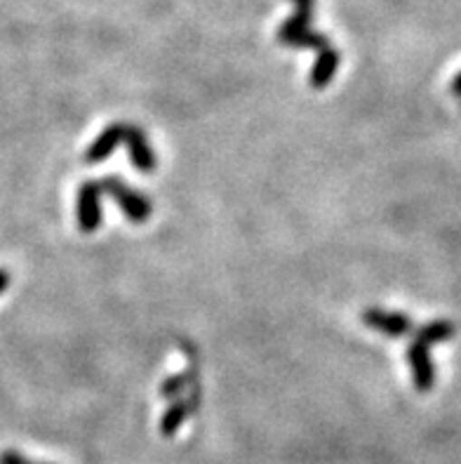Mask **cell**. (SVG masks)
Instances as JSON below:
<instances>
[{"instance_id":"cell-1","label":"cell","mask_w":461,"mask_h":464,"mask_svg":"<svg viewBox=\"0 0 461 464\" xmlns=\"http://www.w3.org/2000/svg\"><path fill=\"white\" fill-rule=\"evenodd\" d=\"M100 187L101 191H106V194L116 200V206L123 210V215L130 222L141 224L151 218V200L144 194H139V191H135V188H130L120 177H104L100 182Z\"/></svg>"},{"instance_id":"cell-2","label":"cell","mask_w":461,"mask_h":464,"mask_svg":"<svg viewBox=\"0 0 461 464\" xmlns=\"http://www.w3.org/2000/svg\"><path fill=\"white\" fill-rule=\"evenodd\" d=\"M101 194L100 182H85L78 188L76 218L82 234H94L101 227Z\"/></svg>"},{"instance_id":"cell-3","label":"cell","mask_w":461,"mask_h":464,"mask_svg":"<svg viewBox=\"0 0 461 464\" xmlns=\"http://www.w3.org/2000/svg\"><path fill=\"white\" fill-rule=\"evenodd\" d=\"M408 363H409V371H412V382L419 392H431L436 387V363H433L431 353H428L427 344H421V342H412L408 347Z\"/></svg>"},{"instance_id":"cell-4","label":"cell","mask_w":461,"mask_h":464,"mask_svg":"<svg viewBox=\"0 0 461 464\" xmlns=\"http://www.w3.org/2000/svg\"><path fill=\"white\" fill-rule=\"evenodd\" d=\"M198 403H200V389L198 387H193L191 392L181 396V399L172 401L168 411H165L163 420H160V434H163L165 439H172V436L179 431L181 424L191 418L193 411L198 408Z\"/></svg>"},{"instance_id":"cell-5","label":"cell","mask_w":461,"mask_h":464,"mask_svg":"<svg viewBox=\"0 0 461 464\" xmlns=\"http://www.w3.org/2000/svg\"><path fill=\"white\" fill-rule=\"evenodd\" d=\"M362 324L368 328L384 333L389 337H403L412 333V318L400 312H384V309H368L362 312Z\"/></svg>"},{"instance_id":"cell-6","label":"cell","mask_w":461,"mask_h":464,"mask_svg":"<svg viewBox=\"0 0 461 464\" xmlns=\"http://www.w3.org/2000/svg\"><path fill=\"white\" fill-rule=\"evenodd\" d=\"M123 141L128 144V156L137 170L144 172V175H151L156 170L158 159L156 153H153L151 144H149L147 135H144V130L137 128V125H128Z\"/></svg>"},{"instance_id":"cell-7","label":"cell","mask_w":461,"mask_h":464,"mask_svg":"<svg viewBox=\"0 0 461 464\" xmlns=\"http://www.w3.org/2000/svg\"><path fill=\"white\" fill-rule=\"evenodd\" d=\"M125 128H128V125L123 123L109 125V128L90 144L88 151H85V160H88V163H101V160L109 159V156L116 151L118 144L125 140Z\"/></svg>"},{"instance_id":"cell-8","label":"cell","mask_w":461,"mask_h":464,"mask_svg":"<svg viewBox=\"0 0 461 464\" xmlns=\"http://www.w3.org/2000/svg\"><path fill=\"white\" fill-rule=\"evenodd\" d=\"M339 62H341V54L334 50V47H322V50H318V59H315L313 69H311V88L315 90H322L327 88L330 82H332L334 73H337L339 69Z\"/></svg>"},{"instance_id":"cell-9","label":"cell","mask_w":461,"mask_h":464,"mask_svg":"<svg viewBox=\"0 0 461 464\" xmlns=\"http://www.w3.org/2000/svg\"><path fill=\"white\" fill-rule=\"evenodd\" d=\"M456 335V325L452 321H445V318H438V321H431V324H424L415 333V340L427 344V347H433V344H443V342H450L452 337Z\"/></svg>"},{"instance_id":"cell-10","label":"cell","mask_w":461,"mask_h":464,"mask_svg":"<svg viewBox=\"0 0 461 464\" xmlns=\"http://www.w3.org/2000/svg\"><path fill=\"white\" fill-rule=\"evenodd\" d=\"M193 387H198V382H196V368H188V371L179 372V375L168 377L163 382V387H160V396L168 401H175L181 399L184 394H188Z\"/></svg>"},{"instance_id":"cell-11","label":"cell","mask_w":461,"mask_h":464,"mask_svg":"<svg viewBox=\"0 0 461 464\" xmlns=\"http://www.w3.org/2000/svg\"><path fill=\"white\" fill-rule=\"evenodd\" d=\"M0 464H45V462H34V459L24 458V455L17 453V450H5V453L0 455Z\"/></svg>"},{"instance_id":"cell-12","label":"cell","mask_w":461,"mask_h":464,"mask_svg":"<svg viewBox=\"0 0 461 464\" xmlns=\"http://www.w3.org/2000/svg\"><path fill=\"white\" fill-rule=\"evenodd\" d=\"M7 288H10V271L0 269V295L5 293Z\"/></svg>"},{"instance_id":"cell-13","label":"cell","mask_w":461,"mask_h":464,"mask_svg":"<svg viewBox=\"0 0 461 464\" xmlns=\"http://www.w3.org/2000/svg\"><path fill=\"white\" fill-rule=\"evenodd\" d=\"M450 90H452V94H459L461 97V71L455 76V81L450 82Z\"/></svg>"}]
</instances>
